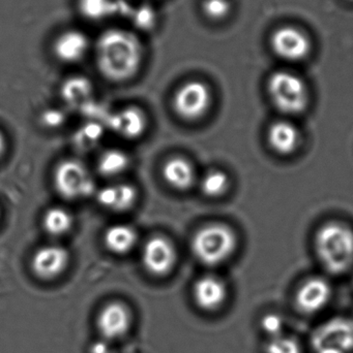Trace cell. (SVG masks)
<instances>
[{
  "mask_svg": "<svg viewBox=\"0 0 353 353\" xmlns=\"http://www.w3.org/2000/svg\"><path fill=\"white\" fill-rule=\"evenodd\" d=\"M131 312L126 305L114 302L106 305L97 319V327L102 338L114 341L124 337L131 327Z\"/></svg>",
  "mask_w": 353,
  "mask_h": 353,
  "instance_id": "cell-10",
  "label": "cell"
},
{
  "mask_svg": "<svg viewBox=\"0 0 353 353\" xmlns=\"http://www.w3.org/2000/svg\"><path fill=\"white\" fill-rule=\"evenodd\" d=\"M267 141L278 154L289 155L298 149L300 134L298 128L290 122L278 121L269 128Z\"/></svg>",
  "mask_w": 353,
  "mask_h": 353,
  "instance_id": "cell-17",
  "label": "cell"
},
{
  "mask_svg": "<svg viewBox=\"0 0 353 353\" xmlns=\"http://www.w3.org/2000/svg\"><path fill=\"white\" fill-rule=\"evenodd\" d=\"M93 92V85L85 77H70L61 87V97L70 105L87 101Z\"/></svg>",
  "mask_w": 353,
  "mask_h": 353,
  "instance_id": "cell-21",
  "label": "cell"
},
{
  "mask_svg": "<svg viewBox=\"0 0 353 353\" xmlns=\"http://www.w3.org/2000/svg\"><path fill=\"white\" fill-rule=\"evenodd\" d=\"M41 120L48 128H57L60 124L64 123V115L58 110H48L41 116Z\"/></svg>",
  "mask_w": 353,
  "mask_h": 353,
  "instance_id": "cell-29",
  "label": "cell"
},
{
  "mask_svg": "<svg viewBox=\"0 0 353 353\" xmlns=\"http://www.w3.org/2000/svg\"><path fill=\"white\" fill-rule=\"evenodd\" d=\"M315 248L327 271L345 273L353 265V230L338 222L325 224L315 236Z\"/></svg>",
  "mask_w": 353,
  "mask_h": 353,
  "instance_id": "cell-2",
  "label": "cell"
},
{
  "mask_svg": "<svg viewBox=\"0 0 353 353\" xmlns=\"http://www.w3.org/2000/svg\"><path fill=\"white\" fill-rule=\"evenodd\" d=\"M101 136V130L97 125H90L88 128H83L80 134V143L83 145H89L91 143L97 142Z\"/></svg>",
  "mask_w": 353,
  "mask_h": 353,
  "instance_id": "cell-30",
  "label": "cell"
},
{
  "mask_svg": "<svg viewBox=\"0 0 353 353\" xmlns=\"http://www.w3.org/2000/svg\"><path fill=\"white\" fill-rule=\"evenodd\" d=\"M332 296L331 285L323 278L307 280L296 294V307L305 314H314L323 310Z\"/></svg>",
  "mask_w": 353,
  "mask_h": 353,
  "instance_id": "cell-12",
  "label": "cell"
},
{
  "mask_svg": "<svg viewBox=\"0 0 353 353\" xmlns=\"http://www.w3.org/2000/svg\"><path fill=\"white\" fill-rule=\"evenodd\" d=\"M211 105V92L201 81H189L180 87L173 97V108L182 119L196 121L202 118Z\"/></svg>",
  "mask_w": 353,
  "mask_h": 353,
  "instance_id": "cell-7",
  "label": "cell"
},
{
  "mask_svg": "<svg viewBox=\"0 0 353 353\" xmlns=\"http://www.w3.org/2000/svg\"><path fill=\"white\" fill-rule=\"evenodd\" d=\"M238 241L231 228L223 224H209L193 236L195 257L207 265H218L227 261L236 250Z\"/></svg>",
  "mask_w": 353,
  "mask_h": 353,
  "instance_id": "cell-3",
  "label": "cell"
},
{
  "mask_svg": "<svg viewBox=\"0 0 353 353\" xmlns=\"http://www.w3.org/2000/svg\"><path fill=\"white\" fill-rule=\"evenodd\" d=\"M136 230L128 224H115L106 230L104 241L106 247L115 254H126L136 245Z\"/></svg>",
  "mask_w": 353,
  "mask_h": 353,
  "instance_id": "cell-19",
  "label": "cell"
},
{
  "mask_svg": "<svg viewBox=\"0 0 353 353\" xmlns=\"http://www.w3.org/2000/svg\"><path fill=\"white\" fill-rule=\"evenodd\" d=\"M263 331L271 338L283 335L284 321L280 315L269 313L265 315L261 321Z\"/></svg>",
  "mask_w": 353,
  "mask_h": 353,
  "instance_id": "cell-28",
  "label": "cell"
},
{
  "mask_svg": "<svg viewBox=\"0 0 353 353\" xmlns=\"http://www.w3.org/2000/svg\"><path fill=\"white\" fill-rule=\"evenodd\" d=\"M90 49V41L82 31L77 29L60 33L54 41L55 57L64 63H77L81 61Z\"/></svg>",
  "mask_w": 353,
  "mask_h": 353,
  "instance_id": "cell-13",
  "label": "cell"
},
{
  "mask_svg": "<svg viewBox=\"0 0 353 353\" xmlns=\"http://www.w3.org/2000/svg\"><path fill=\"white\" fill-rule=\"evenodd\" d=\"M271 48L278 57L290 62L306 59L312 43L306 33L292 26L280 27L271 37Z\"/></svg>",
  "mask_w": 353,
  "mask_h": 353,
  "instance_id": "cell-8",
  "label": "cell"
},
{
  "mask_svg": "<svg viewBox=\"0 0 353 353\" xmlns=\"http://www.w3.org/2000/svg\"><path fill=\"white\" fill-rule=\"evenodd\" d=\"M102 207L113 212H124L137 201V190L130 184H114L104 187L97 194Z\"/></svg>",
  "mask_w": 353,
  "mask_h": 353,
  "instance_id": "cell-15",
  "label": "cell"
},
{
  "mask_svg": "<svg viewBox=\"0 0 353 353\" xmlns=\"http://www.w3.org/2000/svg\"><path fill=\"white\" fill-rule=\"evenodd\" d=\"M347 1H352H352H353V0H347Z\"/></svg>",
  "mask_w": 353,
  "mask_h": 353,
  "instance_id": "cell-33",
  "label": "cell"
},
{
  "mask_svg": "<svg viewBox=\"0 0 353 353\" xmlns=\"http://www.w3.org/2000/svg\"><path fill=\"white\" fill-rule=\"evenodd\" d=\"M112 130L124 139H136L146 130L144 113L137 108H126L112 116L110 119Z\"/></svg>",
  "mask_w": 353,
  "mask_h": 353,
  "instance_id": "cell-16",
  "label": "cell"
},
{
  "mask_svg": "<svg viewBox=\"0 0 353 353\" xmlns=\"http://www.w3.org/2000/svg\"><path fill=\"white\" fill-rule=\"evenodd\" d=\"M130 165V159L124 151L110 149L99 157V172L102 175L115 176L124 173Z\"/></svg>",
  "mask_w": 353,
  "mask_h": 353,
  "instance_id": "cell-23",
  "label": "cell"
},
{
  "mask_svg": "<svg viewBox=\"0 0 353 353\" xmlns=\"http://www.w3.org/2000/svg\"><path fill=\"white\" fill-rule=\"evenodd\" d=\"M70 261V254L64 247L48 245L33 254L31 268L33 273L44 280L55 279L64 273Z\"/></svg>",
  "mask_w": 353,
  "mask_h": 353,
  "instance_id": "cell-11",
  "label": "cell"
},
{
  "mask_svg": "<svg viewBox=\"0 0 353 353\" xmlns=\"http://www.w3.org/2000/svg\"><path fill=\"white\" fill-rule=\"evenodd\" d=\"M229 187V179L224 172L211 171L201 180V190L209 197L223 195Z\"/></svg>",
  "mask_w": 353,
  "mask_h": 353,
  "instance_id": "cell-24",
  "label": "cell"
},
{
  "mask_svg": "<svg viewBox=\"0 0 353 353\" xmlns=\"http://www.w3.org/2000/svg\"><path fill=\"white\" fill-rule=\"evenodd\" d=\"M72 225V215L64 208H52L44 215V228L51 236H64L66 232H70Z\"/></svg>",
  "mask_w": 353,
  "mask_h": 353,
  "instance_id": "cell-22",
  "label": "cell"
},
{
  "mask_svg": "<svg viewBox=\"0 0 353 353\" xmlns=\"http://www.w3.org/2000/svg\"><path fill=\"white\" fill-rule=\"evenodd\" d=\"M79 10L89 21L106 20L122 14V0H79Z\"/></svg>",
  "mask_w": 353,
  "mask_h": 353,
  "instance_id": "cell-20",
  "label": "cell"
},
{
  "mask_svg": "<svg viewBox=\"0 0 353 353\" xmlns=\"http://www.w3.org/2000/svg\"><path fill=\"white\" fill-rule=\"evenodd\" d=\"M267 353H302V347L298 340L288 336L271 338L265 347Z\"/></svg>",
  "mask_w": 353,
  "mask_h": 353,
  "instance_id": "cell-26",
  "label": "cell"
},
{
  "mask_svg": "<svg viewBox=\"0 0 353 353\" xmlns=\"http://www.w3.org/2000/svg\"><path fill=\"white\" fill-rule=\"evenodd\" d=\"M144 49L140 39L128 29L112 28L102 33L95 45L99 72L113 82H126L140 70Z\"/></svg>",
  "mask_w": 353,
  "mask_h": 353,
  "instance_id": "cell-1",
  "label": "cell"
},
{
  "mask_svg": "<svg viewBox=\"0 0 353 353\" xmlns=\"http://www.w3.org/2000/svg\"><path fill=\"white\" fill-rule=\"evenodd\" d=\"M193 296L199 308L211 312L224 304L227 298V288L223 280L216 276H203L195 283Z\"/></svg>",
  "mask_w": 353,
  "mask_h": 353,
  "instance_id": "cell-14",
  "label": "cell"
},
{
  "mask_svg": "<svg viewBox=\"0 0 353 353\" xmlns=\"http://www.w3.org/2000/svg\"><path fill=\"white\" fill-rule=\"evenodd\" d=\"M128 18L138 30H151L157 24V14L155 10L149 6H141L138 8L132 6Z\"/></svg>",
  "mask_w": 353,
  "mask_h": 353,
  "instance_id": "cell-25",
  "label": "cell"
},
{
  "mask_svg": "<svg viewBox=\"0 0 353 353\" xmlns=\"http://www.w3.org/2000/svg\"><path fill=\"white\" fill-rule=\"evenodd\" d=\"M142 263L151 275H168L176 263V251L172 243L164 236H153L143 247Z\"/></svg>",
  "mask_w": 353,
  "mask_h": 353,
  "instance_id": "cell-9",
  "label": "cell"
},
{
  "mask_svg": "<svg viewBox=\"0 0 353 353\" xmlns=\"http://www.w3.org/2000/svg\"><path fill=\"white\" fill-rule=\"evenodd\" d=\"M54 185L59 194L68 199H83L95 190L93 176L78 161L60 163L54 173Z\"/></svg>",
  "mask_w": 353,
  "mask_h": 353,
  "instance_id": "cell-6",
  "label": "cell"
},
{
  "mask_svg": "<svg viewBox=\"0 0 353 353\" xmlns=\"http://www.w3.org/2000/svg\"><path fill=\"white\" fill-rule=\"evenodd\" d=\"M6 138H4L3 134H2L1 132H0V159H1V157H3L4 153H6Z\"/></svg>",
  "mask_w": 353,
  "mask_h": 353,
  "instance_id": "cell-32",
  "label": "cell"
},
{
  "mask_svg": "<svg viewBox=\"0 0 353 353\" xmlns=\"http://www.w3.org/2000/svg\"><path fill=\"white\" fill-rule=\"evenodd\" d=\"M315 353H352L353 352V321L334 317L318 327L312 336Z\"/></svg>",
  "mask_w": 353,
  "mask_h": 353,
  "instance_id": "cell-5",
  "label": "cell"
},
{
  "mask_svg": "<svg viewBox=\"0 0 353 353\" xmlns=\"http://www.w3.org/2000/svg\"><path fill=\"white\" fill-rule=\"evenodd\" d=\"M267 92L275 107L287 115H298L306 110L309 92L302 78L288 70H278L267 81Z\"/></svg>",
  "mask_w": 353,
  "mask_h": 353,
  "instance_id": "cell-4",
  "label": "cell"
},
{
  "mask_svg": "<svg viewBox=\"0 0 353 353\" xmlns=\"http://www.w3.org/2000/svg\"><path fill=\"white\" fill-rule=\"evenodd\" d=\"M163 176L172 188L187 190L194 183V168L182 157H172L164 165Z\"/></svg>",
  "mask_w": 353,
  "mask_h": 353,
  "instance_id": "cell-18",
  "label": "cell"
},
{
  "mask_svg": "<svg viewBox=\"0 0 353 353\" xmlns=\"http://www.w3.org/2000/svg\"><path fill=\"white\" fill-rule=\"evenodd\" d=\"M202 10L205 16L211 20H223L231 12V1L230 0H203Z\"/></svg>",
  "mask_w": 353,
  "mask_h": 353,
  "instance_id": "cell-27",
  "label": "cell"
},
{
  "mask_svg": "<svg viewBox=\"0 0 353 353\" xmlns=\"http://www.w3.org/2000/svg\"><path fill=\"white\" fill-rule=\"evenodd\" d=\"M106 342L108 341L103 339V341L93 344V347H91V353H109V348H108V344H106Z\"/></svg>",
  "mask_w": 353,
  "mask_h": 353,
  "instance_id": "cell-31",
  "label": "cell"
}]
</instances>
